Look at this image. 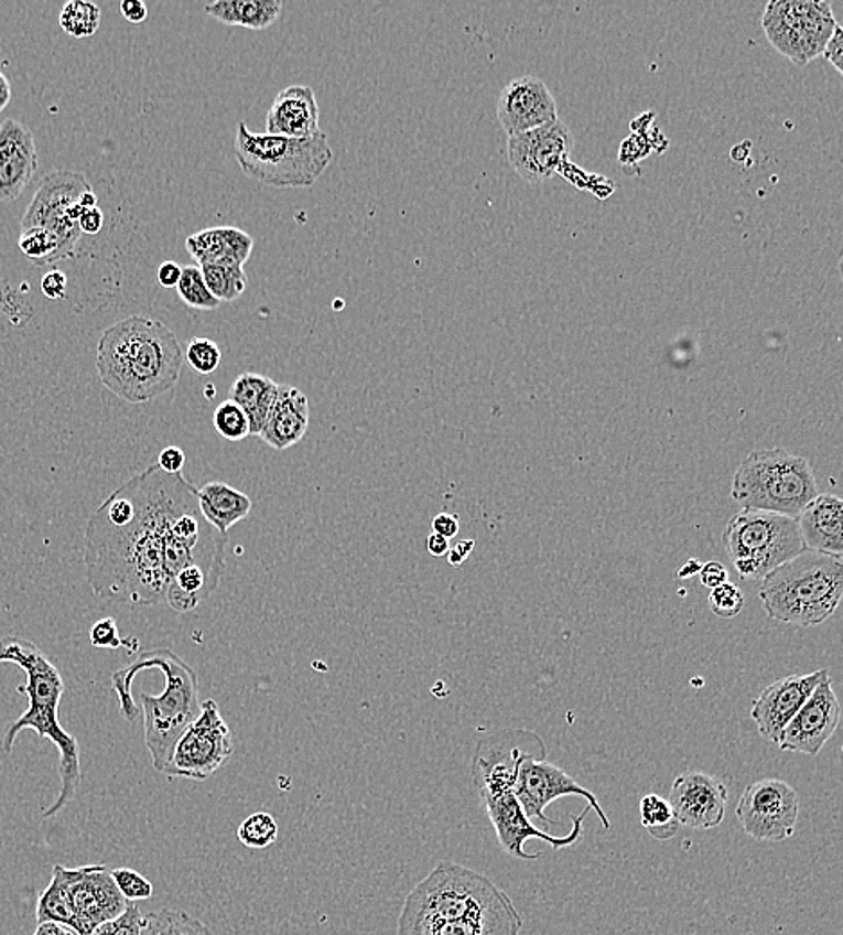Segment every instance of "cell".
<instances>
[{
	"label": "cell",
	"instance_id": "1",
	"mask_svg": "<svg viewBox=\"0 0 843 935\" xmlns=\"http://www.w3.org/2000/svg\"><path fill=\"white\" fill-rule=\"evenodd\" d=\"M227 535L202 517L196 487L156 464L128 479L85 526V578L102 601L153 606L182 569L221 581Z\"/></svg>",
	"mask_w": 843,
	"mask_h": 935
},
{
	"label": "cell",
	"instance_id": "2",
	"mask_svg": "<svg viewBox=\"0 0 843 935\" xmlns=\"http://www.w3.org/2000/svg\"><path fill=\"white\" fill-rule=\"evenodd\" d=\"M184 351L175 332L156 319L133 315L107 327L98 342L99 380L128 404H147L181 380Z\"/></svg>",
	"mask_w": 843,
	"mask_h": 935
},
{
	"label": "cell",
	"instance_id": "3",
	"mask_svg": "<svg viewBox=\"0 0 843 935\" xmlns=\"http://www.w3.org/2000/svg\"><path fill=\"white\" fill-rule=\"evenodd\" d=\"M10 663L25 673V684L17 687L25 695L30 706L17 718L4 734L2 751L11 754L17 735L22 731H34L39 738L50 740L60 752L58 774L62 780L58 797L45 809L42 818L58 815L74 799L82 783V751L71 732L60 723V703L64 698L65 683L60 669L47 655L25 638L8 635L0 641V664Z\"/></svg>",
	"mask_w": 843,
	"mask_h": 935
},
{
	"label": "cell",
	"instance_id": "4",
	"mask_svg": "<svg viewBox=\"0 0 843 935\" xmlns=\"http://www.w3.org/2000/svg\"><path fill=\"white\" fill-rule=\"evenodd\" d=\"M150 669L164 673L166 686L159 697L141 692L144 743L156 772L164 774L173 746L201 712V689L195 669L176 653L167 648L141 653L130 666L112 673V687L118 695L119 709L128 721L139 717V706L133 700V678Z\"/></svg>",
	"mask_w": 843,
	"mask_h": 935
},
{
	"label": "cell",
	"instance_id": "5",
	"mask_svg": "<svg viewBox=\"0 0 843 935\" xmlns=\"http://www.w3.org/2000/svg\"><path fill=\"white\" fill-rule=\"evenodd\" d=\"M843 594V558L802 549L760 581L768 617L795 626H819L833 617Z\"/></svg>",
	"mask_w": 843,
	"mask_h": 935
},
{
	"label": "cell",
	"instance_id": "6",
	"mask_svg": "<svg viewBox=\"0 0 843 935\" xmlns=\"http://www.w3.org/2000/svg\"><path fill=\"white\" fill-rule=\"evenodd\" d=\"M817 495L810 461L785 449L752 450L732 477L731 498L743 509L797 518Z\"/></svg>",
	"mask_w": 843,
	"mask_h": 935
},
{
	"label": "cell",
	"instance_id": "7",
	"mask_svg": "<svg viewBox=\"0 0 843 935\" xmlns=\"http://www.w3.org/2000/svg\"><path fill=\"white\" fill-rule=\"evenodd\" d=\"M233 150L245 175L278 190H307L333 162L324 132L310 139H288L250 132L245 122L238 125Z\"/></svg>",
	"mask_w": 843,
	"mask_h": 935
},
{
	"label": "cell",
	"instance_id": "8",
	"mask_svg": "<svg viewBox=\"0 0 843 935\" xmlns=\"http://www.w3.org/2000/svg\"><path fill=\"white\" fill-rule=\"evenodd\" d=\"M722 540L745 581L765 580L771 570L804 549L795 518L756 509L736 513L726 524Z\"/></svg>",
	"mask_w": 843,
	"mask_h": 935
},
{
	"label": "cell",
	"instance_id": "9",
	"mask_svg": "<svg viewBox=\"0 0 843 935\" xmlns=\"http://www.w3.org/2000/svg\"><path fill=\"white\" fill-rule=\"evenodd\" d=\"M488 877L461 863L441 862L410 891L398 925L452 920L483 911L506 898Z\"/></svg>",
	"mask_w": 843,
	"mask_h": 935
},
{
	"label": "cell",
	"instance_id": "10",
	"mask_svg": "<svg viewBox=\"0 0 843 935\" xmlns=\"http://www.w3.org/2000/svg\"><path fill=\"white\" fill-rule=\"evenodd\" d=\"M98 205V196L87 179L76 171H53L40 182L30 207L22 218V229L42 227L56 236L62 261L73 258L82 238L78 218L84 211Z\"/></svg>",
	"mask_w": 843,
	"mask_h": 935
},
{
	"label": "cell",
	"instance_id": "11",
	"mask_svg": "<svg viewBox=\"0 0 843 935\" xmlns=\"http://www.w3.org/2000/svg\"><path fill=\"white\" fill-rule=\"evenodd\" d=\"M836 24L829 2H768L763 15L770 44L797 65L810 64L824 53Z\"/></svg>",
	"mask_w": 843,
	"mask_h": 935
},
{
	"label": "cell",
	"instance_id": "12",
	"mask_svg": "<svg viewBox=\"0 0 843 935\" xmlns=\"http://www.w3.org/2000/svg\"><path fill=\"white\" fill-rule=\"evenodd\" d=\"M235 752V741L218 703L205 700L195 721L182 732L171 751L166 777L205 781L213 777Z\"/></svg>",
	"mask_w": 843,
	"mask_h": 935
},
{
	"label": "cell",
	"instance_id": "13",
	"mask_svg": "<svg viewBox=\"0 0 843 935\" xmlns=\"http://www.w3.org/2000/svg\"><path fill=\"white\" fill-rule=\"evenodd\" d=\"M545 743L531 731H502L478 741L472 760V775L480 800L511 794L518 769L529 757L545 760Z\"/></svg>",
	"mask_w": 843,
	"mask_h": 935
},
{
	"label": "cell",
	"instance_id": "14",
	"mask_svg": "<svg viewBox=\"0 0 843 935\" xmlns=\"http://www.w3.org/2000/svg\"><path fill=\"white\" fill-rule=\"evenodd\" d=\"M54 877L64 886L68 909L73 914V931L93 934L99 925L116 920L127 911L128 903L114 883L112 872L102 863L68 869L54 866Z\"/></svg>",
	"mask_w": 843,
	"mask_h": 935
},
{
	"label": "cell",
	"instance_id": "15",
	"mask_svg": "<svg viewBox=\"0 0 843 935\" xmlns=\"http://www.w3.org/2000/svg\"><path fill=\"white\" fill-rule=\"evenodd\" d=\"M799 814L797 789L776 777L746 786L736 806L745 834L759 842H782L793 837Z\"/></svg>",
	"mask_w": 843,
	"mask_h": 935
},
{
	"label": "cell",
	"instance_id": "16",
	"mask_svg": "<svg viewBox=\"0 0 843 935\" xmlns=\"http://www.w3.org/2000/svg\"><path fill=\"white\" fill-rule=\"evenodd\" d=\"M518 803L522 804L523 812L531 820L543 824V828H551L552 820L547 817L545 808L566 795H577L588 803L595 814L599 815L601 823L605 829L612 828L608 815L601 808L599 800L592 794L591 789L581 786L574 777L566 774L565 770L552 765L549 761L529 757L518 769L517 785L512 789Z\"/></svg>",
	"mask_w": 843,
	"mask_h": 935
},
{
	"label": "cell",
	"instance_id": "17",
	"mask_svg": "<svg viewBox=\"0 0 843 935\" xmlns=\"http://www.w3.org/2000/svg\"><path fill=\"white\" fill-rule=\"evenodd\" d=\"M483 804L486 812H488L489 820H491L498 842L502 846L504 851L509 857L526 860V862L541 858L540 852L529 855L526 851L527 840H543L552 849L571 848V846H574L580 840L583 820L592 812L591 806L586 804V808L581 809V814L574 818L571 831L563 835V837H554V835L545 834L543 829L534 826V823H532L531 818L527 817L522 804L518 803L512 792L511 794L484 799Z\"/></svg>",
	"mask_w": 843,
	"mask_h": 935
},
{
	"label": "cell",
	"instance_id": "18",
	"mask_svg": "<svg viewBox=\"0 0 843 935\" xmlns=\"http://www.w3.org/2000/svg\"><path fill=\"white\" fill-rule=\"evenodd\" d=\"M574 144L571 128L558 119L531 132L509 137L507 157L523 181L540 184L561 171Z\"/></svg>",
	"mask_w": 843,
	"mask_h": 935
},
{
	"label": "cell",
	"instance_id": "19",
	"mask_svg": "<svg viewBox=\"0 0 843 935\" xmlns=\"http://www.w3.org/2000/svg\"><path fill=\"white\" fill-rule=\"evenodd\" d=\"M840 720L842 706L834 695L833 683L828 675L814 687L804 706L800 707L799 712L786 726L779 746L782 751L819 755L839 729Z\"/></svg>",
	"mask_w": 843,
	"mask_h": 935
},
{
	"label": "cell",
	"instance_id": "20",
	"mask_svg": "<svg viewBox=\"0 0 843 935\" xmlns=\"http://www.w3.org/2000/svg\"><path fill=\"white\" fill-rule=\"evenodd\" d=\"M828 669L808 673V675H790L779 678L766 686L759 697L752 703L750 717L756 723L757 731L770 743L779 745L780 735L791 718L799 712L800 707L810 698L814 687L828 677Z\"/></svg>",
	"mask_w": 843,
	"mask_h": 935
},
{
	"label": "cell",
	"instance_id": "21",
	"mask_svg": "<svg viewBox=\"0 0 843 935\" xmlns=\"http://www.w3.org/2000/svg\"><path fill=\"white\" fill-rule=\"evenodd\" d=\"M726 803L725 783L698 770L678 775L669 794L678 824L691 829L717 828L725 818Z\"/></svg>",
	"mask_w": 843,
	"mask_h": 935
},
{
	"label": "cell",
	"instance_id": "22",
	"mask_svg": "<svg viewBox=\"0 0 843 935\" xmlns=\"http://www.w3.org/2000/svg\"><path fill=\"white\" fill-rule=\"evenodd\" d=\"M497 116L509 137L531 132L534 128L558 121L556 99L543 79L527 74L511 79L502 88L498 96Z\"/></svg>",
	"mask_w": 843,
	"mask_h": 935
},
{
	"label": "cell",
	"instance_id": "23",
	"mask_svg": "<svg viewBox=\"0 0 843 935\" xmlns=\"http://www.w3.org/2000/svg\"><path fill=\"white\" fill-rule=\"evenodd\" d=\"M39 170L33 132L15 119L0 125V202H15Z\"/></svg>",
	"mask_w": 843,
	"mask_h": 935
},
{
	"label": "cell",
	"instance_id": "24",
	"mask_svg": "<svg viewBox=\"0 0 843 935\" xmlns=\"http://www.w3.org/2000/svg\"><path fill=\"white\" fill-rule=\"evenodd\" d=\"M522 926V916L512 905L511 898L506 896L466 916L398 925V935H520Z\"/></svg>",
	"mask_w": 843,
	"mask_h": 935
},
{
	"label": "cell",
	"instance_id": "25",
	"mask_svg": "<svg viewBox=\"0 0 843 935\" xmlns=\"http://www.w3.org/2000/svg\"><path fill=\"white\" fill-rule=\"evenodd\" d=\"M267 133L288 139H310L321 133L317 96L307 85H290L273 98L267 112Z\"/></svg>",
	"mask_w": 843,
	"mask_h": 935
},
{
	"label": "cell",
	"instance_id": "26",
	"mask_svg": "<svg viewBox=\"0 0 843 935\" xmlns=\"http://www.w3.org/2000/svg\"><path fill=\"white\" fill-rule=\"evenodd\" d=\"M806 549L843 555V502L833 493H820L797 515Z\"/></svg>",
	"mask_w": 843,
	"mask_h": 935
},
{
	"label": "cell",
	"instance_id": "27",
	"mask_svg": "<svg viewBox=\"0 0 843 935\" xmlns=\"http://www.w3.org/2000/svg\"><path fill=\"white\" fill-rule=\"evenodd\" d=\"M310 427V401L303 390L292 385H279L267 423L259 439L278 452L292 449L303 441Z\"/></svg>",
	"mask_w": 843,
	"mask_h": 935
},
{
	"label": "cell",
	"instance_id": "28",
	"mask_svg": "<svg viewBox=\"0 0 843 935\" xmlns=\"http://www.w3.org/2000/svg\"><path fill=\"white\" fill-rule=\"evenodd\" d=\"M186 249L198 267L230 265L245 268L252 254L253 239L238 227H210L191 234Z\"/></svg>",
	"mask_w": 843,
	"mask_h": 935
},
{
	"label": "cell",
	"instance_id": "29",
	"mask_svg": "<svg viewBox=\"0 0 843 935\" xmlns=\"http://www.w3.org/2000/svg\"><path fill=\"white\" fill-rule=\"evenodd\" d=\"M198 507L202 517L215 527L221 535L227 533L249 517L252 512V501L249 495L225 483H207L196 490Z\"/></svg>",
	"mask_w": 843,
	"mask_h": 935
},
{
	"label": "cell",
	"instance_id": "30",
	"mask_svg": "<svg viewBox=\"0 0 843 935\" xmlns=\"http://www.w3.org/2000/svg\"><path fill=\"white\" fill-rule=\"evenodd\" d=\"M278 393V381L259 373H244L230 385L229 400L249 418L250 436L261 434Z\"/></svg>",
	"mask_w": 843,
	"mask_h": 935
},
{
	"label": "cell",
	"instance_id": "31",
	"mask_svg": "<svg viewBox=\"0 0 843 935\" xmlns=\"http://www.w3.org/2000/svg\"><path fill=\"white\" fill-rule=\"evenodd\" d=\"M283 8V0H216L204 11L225 25L264 31L278 22Z\"/></svg>",
	"mask_w": 843,
	"mask_h": 935
},
{
	"label": "cell",
	"instance_id": "32",
	"mask_svg": "<svg viewBox=\"0 0 843 935\" xmlns=\"http://www.w3.org/2000/svg\"><path fill=\"white\" fill-rule=\"evenodd\" d=\"M219 580L198 566L182 569L171 581L166 592V601L171 609L179 614H187L198 609L216 589Z\"/></svg>",
	"mask_w": 843,
	"mask_h": 935
},
{
	"label": "cell",
	"instance_id": "33",
	"mask_svg": "<svg viewBox=\"0 0 843 935\" xmlns=\"http://www.w3.org/2000/svg\"><path fill=\"white\" fill-rule=\"evenodd\" d=\"M141 935H210V932L187 912L162 909L142 917Z\"/></svg>",
	"mask_w": 843,
	"mask_h": 935
},
{
	"label": "cell",
	"instance_id": "34",
	"mask_svg": "<svg viewBox=\"0 0 843 935\" xmlns=\"http://www.w3.org/2000/svg\"><path fill=\"white\" fill-rule=\"evenodd\" d=\"M640 824L657 840H671L680 829L673 808L660 795H644L639 804Z\"/></svg>",
	"mask_w": 843,
	"mask_h": 935
},
{
	"label": "cell",
	"instance_id": "35",
	"mask_svg": "<svg viewBox=\"0 0 843 935\" xmlns=\"http://www.w3.org/2000/svg\"><path fill=\"white\" fill-rule=\"evenodd\" d=\"M205 284L219 302H235L247 290L245 268L230 265H204L201 267Z\"/></svg>",
	"mask_w": 843,
	"mask_h": 935
},
{
	"label": "cell",
	"instance_id": "36",
	"mask_svg": "<svg viewBox=\"0 0 843 935\" xmlns=\"http://www.w3.org/2000/svg\"><path fill=\"white\" fill-rule=\"evenodd\" d=\"M60 28L73 39H88L101 24V10L88 0H68L60 11Z\"/></svg>",
	"mask_w": 843,
	"mask_h": 935
},
{
	"label": "cell",
	"instance_id": "37",
	"mask_svg": "<svg viewBox=\"0 0 843 935\" xmlns=\"http://www.w3.org/2000/svg\"><path fill=\"white\" fill-rule=\"evenodd\" d=\"M19 249L34 267H50V265L62 261L58 239L50 230L42 229V227L22 229Z\"/></svg>",
	"mask_w": 843,
	"mask_h": 935
},
{
	"label": "cell",
	"instance_id": "38",
	"mask_svg": "<svg viewBox=\"0 0 843 935\" xmlns=\"http://www.w3.org/2000/svg\"><path fill=\"white\" fill-rule=\"evenodd\" d=\"M176 292L187 307L195 308V310L209 312V310H216L221 304L218 299L213 298V293L205 284L201 267H195V265L182 267L181 281L176 284Z\"/></svg>",
	"mask_w": 843,
	"mask_h": 935
},
{
	"label": "cell",
	"instance_id": "39",
	"mask_svg": "<svg viewBox=\"0 0 843 935\" xmlns=\"http://www.w3.org/2000/svg\"><path fill=\"white\" fill-rule=\"evenodd\" d=\"M278 820L264 812L249 815L238 828L239 842L250 849L269 848L278 840Z\"/></svg>",
	"mask_w": 843,
	"mask_h": 935
},
{
	"label": "cell",
	"instance_id": "40",
	"mask_svg": "<svg viewBox=\"0 0 843 935\" xmlns=\"http://www.w3.org/2000/svg\"><path fill=\"white\" fill-rule=\"evenodd\" d=\"M216 432L227 441H244L250 436L249 418L235 401L225 400L216 407L213 415Z\"/></svg>",
	"mask_w": 843,
	"mask_h": 935
},
{
	"label": "cell",
	"instance_id": "41",
	"mask_svg": "<svg viewBox=\"0 0 843 935\" xmlns=\"http://www.w3.org/2000/svg\"><path fill=\"white\" fill-rule=\"evenodd\" d=\"M184 362L198 375H213L221 364V350L215 341L196 336L187 344Z\"/></svg>",
	"mask_w": 843,
	"mask_h": 935
},
{
	"label": "cell",
	"instance_id": "42",
	"mask_svg": "<svg viewBox=\"0 0 843 935\" xmlns=\"http://www.w3.org/2000/svg\"><path fill=\"white\" fill-rule=\"evenodd\" d=\"M743 606H745V595H743L739 587L732 581L720 584L716 589H712L711 594H709V609L717 617H736V615L742 614Z\"/></svg>",
	"mask_w": 843,
	"mask_h": 935
},
{
	"label": "cell",
	"instance_id": "43",
	"mask_svg": "<svg viewBox=\"0 0 843 935\" xmlns=\"http://www.w3.org/2000/svg\"><path fill=\"white\" fill-rule=\"evenodd\" d=\"M110 872H112L114 883L127 902H142V900H150L153 896L152 882L142 877L141 872L128 868L114 869Z\"/></svg>",
	"mask_w": 843,
	"mask_h": 935
},
{
	"label": "cell",
	"instance_id": "44",
	"mask_svg": "<svg viewBox=\"0 0 843 935\" xmlns=\"http://www.w3.org/2000/svg\"><path fill=\"white\" fill-rule=\"evenodd\" d=\"M90 644L94 648L119 649L127 646L130 652H136L139 646L137 638L119 637L118 623L114 617L99 619L98 623L90 628Z\"/></svg>",
	"mask_w": 843,
	"mask_h": 935
},
{
	"label": "cell",
	"instance_id": "45",
	"mask_svg": "<svg viewBox=\"0 0 843 935\" xmlns=\"http://www.w3.org/2000/svg\"><path fill=\"white\" fill-rule=\"evenodd\" d=\"M142 916L133 903L116 920L99 925L90 935H141Z\"/></svg>",
	"mask_w": 843,
	"mask_h": 935
},
{
	"label": "cell",
	"instance_id": "46",
	"mask_svg": "<svg viewBox=\"0 0 843 935\" xmlns=\"http://www.w3.org/2000/svg\"><path fill=\"white\" fill-rule=\"evenodd\" d=\"M42 293L51 301H64L67 298V276L60 270H51L42 279Z\"/></svg>",
	"mask_w": 843,
	"mask_h": 935
},
{
	"label": "cell",
	"instance_id": "47",
	"mask_svg": "<svg viewBox=\"0 0 843 935\" xmlns=\"http://www.w3.org/2000/svg\"><path fill=\"white\" fill-rule=\"evenodd\" d=\"M156 466L161 467L164 473H171V475L182 473V470L186 466V453L179 447H167L159 453Z\"/></svg>",
	"mask_w": 843,
	"mask_h": 935
},
{
	"label": "cell",
	"instance_id": "48",
	"mask_svg": "<svg viewBox=\"0 0 843 935\" xmlns=\"http://www.w3.org/2000/svg\"><path fill=\"white\" fill-rule=\"evenodd\" d=\"M698 576H700V583L709 590L716 589L728 581V570L720 561H707L705 566L700 567Z\"/></svg>",
	"mask_w": 843,
	"mask_h": 935
},
{
	"label": "cell",
	"instance_id": "49",
	"mask_svg": "<svg viewBox=\"0 0 843 935\" xmlns=\"http://www.w3.org/2000/svg\"><path fill=\"white\" fill-rule=\"evenodd\" d=\"M842 47H843V31L842 25L836 24L834 28L833 34H831V39L828 40V44L824 47V56L825 58L834 65V68L839 71L840 74H843V58H842Z\"/></svg>",
	"mask_w": 843,
	"mask_h": 935
},
{
	"label": "cell",
	"instance_id": "50",
	"mask_svg": "<svg viewBox=\"0 0 843 935\" xmlns=\"http://www.w3.org/2000/svg\"><path fill=\"white\" fill-rule=\"evenodd\" d=\"M458 529H461L458 517L457 515H452V513H439V515H435L434 520H432V533L444 536L446 540L455 538L458 535Z\"/></svg>",
	"mask_w": 843,
	"mask_h": 935
},
{
	"label": "cell",
	"instance_id": "51",
	"mask_svg": "<svg viewBox=\"0 0 843 935\" xmlns=\"http://www.w3.org/2000/svg\"><path fill=\"white\" fill-rule=\"evenodd\" d=\"M79 230L82 234H99L102 230V225H105V215H102V211L99 209V205L96 207H90V209L84 211L78 218Z\"/></svg>",
	"mask_w": 843,
	"mask_h": 935
},
{
	"label": "cell",
	"instance_id": "52",
	"mask_svg": "<svg viewBox=\"0 0 843 935\" xmlns=\"http://www.w3.org/2000/svg\"><path fill=\"white\" fill-rule=\"evenodd\" d=\"M182 267L175 261H164L156 268V281L162 288H176L181 281Z\"/></svg>",
	"mask_w": 843,
	"mask_h": 935
},
{
	"label": "cell",
	"instance_id": "53",
	"mask_svg": "<svg viewBox=\"0 0 843 935\" xmlns=\"http://www.w3.org/2000/svg\"><path fill=\"white\" fill-rule=\"evenodd\" d=\"M119 10L121 15L132 24H141L148 19V6L142 0H122Z\"/></svg>",
	"mask_w": 843,
	"mask_h": 935
},
{
	"label": "cell",
	"instance_id": "54",
	"mask_svg": "<svg viewBox=\"0 0 843 935\" xmlns=\"http://www.w3.org/2000/svg\"><path fill=\"white\" fill-rule=\"evenodd\" d=\"M473 547H475V541L473 540H461L457 546L450 547L448 551V563L452 567H461L464 561L468 560L469 555L473 552Z\"/></svg>",
	"mask_w": 843,
	"mask_h": 935
},
{
	"label": "cell",
	"instance_id": "55",
	"mask_svg": "<svg viewBox=\"0 0 843 935\" xmlns=\"http://www.w3.org/2000/svg\"><path fill=\"white\" fill-rule=\"evenodd\" d=\"M426 549H429L430 555L435 556V558H441V556L448 555L450 540H446L444 536L432 533V535L426 538Z\"/></svg>",
	"mask_w": 843,
	"mask_h": 935
},
{
	"label": "cell",
	"instance_id": "56",
	"mask_svg": "<svg viewBox=\"0 0 843 935\" xmlns=\"http://www.w3.org/2000/svg\"><path fill=\"white\" fill-rule=\"evenodd\" d=\"M33 935H79L73 931L71 926L60 925V923H40Z\"/></svg>",
	"mask_w": 843,
	"mask_h": 935
},
{
	"label": "cell",
	"instance_id": "57",
	"mask_svg": "<svg viewBox=\"0 0 843 935\" xmlns=\"http://www.w3.org/2000/svg\"><path fill=\"white\" fill-rule=\"evenodd\" d=\"M11 96H13V88H11L10 79L0 73V112L10 105Z\"/></svg>",
	"mask_w": 843,
	"mask_h": 935
},
{
	"label": "cell",
	"instance_id": "58",
	"mask_svg": "<svg viewBox=\"0 0 843 935\" xmlns=\"http://www.w3.org/2000/svg\"><path fill=\"white\" fill-rule=\"evenodd\" d=\"M700 567L702 566L698 563V560H689L688 566H683L682 569H680V572H678V578H682L683 580V578H692V576H698V572H700Z\"/></svg>",
	"mask_w": 843,
	"mask_h": 935
},
{
	"label": "cell",
	"instance_id": "59",
	"mask_svg": "<svg viewBox=\"0 0 843 935\" xmlns=\"http://www.w3.org/2000/svg\"><path fill=\"white\" fill-rule=\"evenodd\" d=\"M205 393H207V396H209V398H213V396H215V385H207V389L204 390V395Z\"/></svg>",
	"mask_w": 843,
	"mask_h": 935
}]
</instances>
